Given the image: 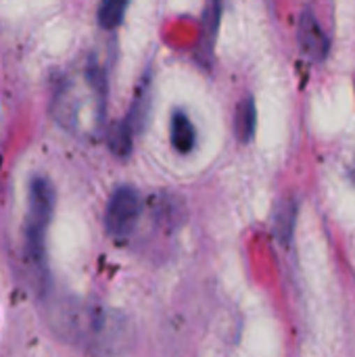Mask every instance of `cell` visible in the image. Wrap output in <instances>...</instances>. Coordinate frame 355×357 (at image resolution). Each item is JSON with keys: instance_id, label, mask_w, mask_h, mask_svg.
<instances>
[{"instance_id": "obj_1", "label": "cell", "mask_w": 355, "mask_h": 357, "mask_svg": "<svg viewBox=\"0 0 355 357\" xmlns=\"http://www.w3.org/2000/svg\"><path fill=\"white\" fill-rule=\"evenodd\" d=\"M52 324L69 341L84 343L88 347L107 349L121 339L119 318L107 314L100 307H88L80 303H63L54 307Z\"/></svg>"}, {"instance_id": "obj_2", "label": "cell", "mask_w": 355, "mask_h": 357, "mask_svg": "<svg viewBox=\"0 0 355 357\" xmlns=\"http://www.w3.org/2000/svg\"><path fill=\"white\" fill-rule=\"evenodd\" d=\"M52 209H54V190L52 184L36 176L29 184V195H27V220H25V245H27V255L31 261L42 264L44 261V241H46V230L52 220Z\"/></svg>"}, {"instance_id": "obj_3", "label": "cell", "mask_w": 355, "mask_h": 357, "mask_svg": "<svg viewBox=\"0 0 355 357\" xmlns=\"http://www.w3.org/2000/svg\"><path fill=\"white\" fill-rule=\"evenodd\" d=\"M140 211H142V201H140L138 190L132 186H119L111 195L107 211H105V226L109 234L117 238L132 234L140 218Z\"/></svg>"}, {"instance_id": "obj_4", "label": "cell", "mask_w": 355, "mask_h": 357, "mask_svg": "<svg viewBox=\"0 0 355 357\" xmlns=\"http://www.w3.org/2000/svg\"><path fill=\"white\" fill-rule=\"evenodd\" d=\"M299 48L303 56L312 63H322L328 54V38L324 29L320 27L316 15L312 10H305L299 19Z\"/></svg>"}, {"instance_id": "obj_5", "label": "cell", "mask_w": 355, "mask_h": 357, "mask_svg": "<svg viewBox=\"0 0 355 357\" xmlns=\"http://www.w3.org/2000/svg\"><path fill=\"white\" fill-rule=\"evenodd\" d=\"M169 138H172V146L180 153V155H186L195 149V142H197V130L190 121V117L176 109L172 113V123H169Z\"/></svg>"}, {"instance_id": "obj_6", "label": "cell", "mask_w": 355, "mask_h": 357, "mask_svg": "<svg viewBox=\"0 0 355 357\" xmlns=\"http://www.w3.org/2000/svg\"><path fill=\"white\" fill-rule=\"evenodd\" d=\"M149 111H151V84H149V77H144L140 82L138 90H136V96H134V102L130 107L128 119L123 121L134 136H138L144 130Z\"/></svg>"}, {"instance_id": "obj_7", "label": "cell", "mask_w": 355, "mask_h": 357, "mask_svg": "<svg viewBox=\"0 0 355 357\" xmlns=\"http://www.w3.org/2000/svg\"><path fill=\"white\" fill-rule=\"evenodd\" d=\"M255 126H257V111H255V100L249 96L245 98L234 113V132L236 138L241 142H249L255 134Z\"/></svg>"}, {"instance_id": "obj_8", "label": "cell", "mask_w": 355, "mask_h": 357, "mask_svg": "<svg viewBox=\"0 0 355 357\" xmlns=\"http://www.w3.org/2000/svg\"><path fill=\"white\" fill-rule=\"evenodd\" d=\"M130 0H103L98 6V23L103 29H115L121 25Z\"/></svg>"}, {"instance_id": "obj_9", "label": "cell", "mask_w": 355, "mask_h": 357, "mask_svg": "<svg viewBox=\"0 0 355 357\" xmlns=\"http://www.w3.org/2000/svg\"><path fill=\"white\" fill-rule=\"evenodd\" d=\"M132 144H134V134L128 130L126 123H117L115 130H113V134H111V138H109L111 151L115 155H119V157H126V155H130Z\"/></svg>"}, {"instance_id": "obj_10", "label": "cell", "mask_w": 355, "mask_h": 357, "mask_svg": "<svg viewBox=\"0 0 355 357\" xmlns=\"http://www.w3.org/2000/svg\"><path fill=\"white\" fill-rule=\"evenodd\" d=\"M293 226H295V205L287 203L280 207V211L276 215V232L282 238V243H289V238L293 234Z\"/></svg>"}, {"instance_id": "obj_11", "label": "cell", "mask_w": 355, "mask_h": 357, "mask_svg": "<svg viewBox=\"0 0 355 357\" xmlns=\"http://www.w3.org/2000/svg\"><path fill=\"white\" fill-rule=\"evenodd\" d=\"M213 2H216V4H220V0H213Z\"/></svg>"}]
</instances>
